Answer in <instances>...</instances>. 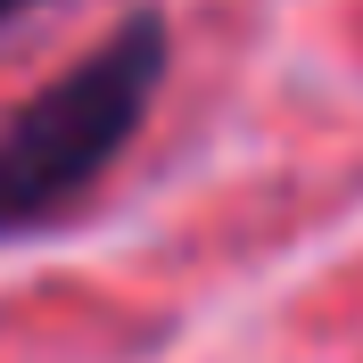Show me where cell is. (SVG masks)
Segmentation results:
<instances>
[{"label":"cell","mask_w":363,"mask_h":363,"mask_svg":"<svg viewBox=\"0 0 363 363\" xmlns=\"http://www.w3.org/2000/svg\"><path fill=\"white\" fill-rule=\"evenodd\" d=\"M25 9H42V0H0V25H9V17H25Z\"/></svg>","instance_id":"7a4b0ae2"},{"label":"cell","mask_w":363,"mask_h":363,"mask_svg":"<svg viewBox=\"0 0 363 363\" xmlns=\"http://www.w3.org/2000/svg\"><path fill=\"white\" fill-rule=\"evenodd\" d=\"M165 74V25L124 17V33L74 58L50 91H33L9 124H0V240L42 231L50 215H67L83 190H99L124 140L140 133V116L157 99Z\"/></svg>","instance_id":"6da1fadb"}]
</instances>
